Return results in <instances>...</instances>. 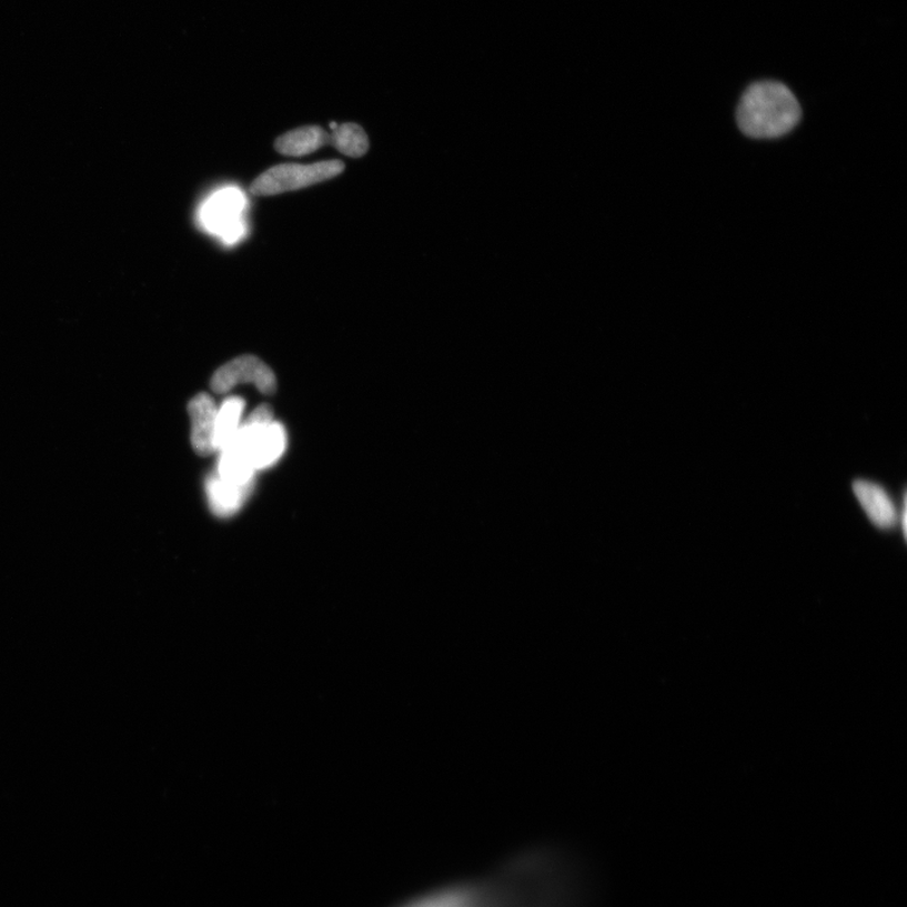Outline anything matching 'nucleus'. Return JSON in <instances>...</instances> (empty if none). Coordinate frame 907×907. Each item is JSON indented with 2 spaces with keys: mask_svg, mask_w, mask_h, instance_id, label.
Returning a JSON list of instances; mask_svg holds the SVG:
<instances>
[{
  "mask_svg": "<svg viewBox=\"0 0 907 907\" xmlns=\"http://www.w3.org/2000/svg\"><path fill=\"white\" fill-rule=\"evenodd\" d=\"M584 859L564 848L536 847L492 871L429 888L396 907H594Z\"/></svg>",
  "mask_w": 907,
  "mask_h": 907,
  "instance_id": "nucleus-1",
  "label": "nucleus"
},
{
  "mask_svg": "<svg viewBox=\"0 0 907 907\" xmlns=\"http://www.w3.org/2000/svg\"><path fill=\"white\" fill-rule=\"evenodd\" d=\"M737 124L754 139H775L792 132L802 118L796 95L778 81L753 83L738 102Z\"/></svg>",
  "mask_w": 907,
  "mask_h": 907,
  "instance_id": "nucleus-2",
  "label": "nucleus"
},
{
  "mask_svg": "<svg viewBox=\"0 0 907 907\" xmlns=\"http://www.w3.org/2000/svg\"><path fill=\"white\" fill-rule=\"evenodd\" d=\"M228 447L244 455L255 471L265 470L285 452V429L275 423L269 405H261L240 425Z\"/></svg>",
  "mask_w": 907,
  "mask_h": 907,
  "instance_id": "nucleus-3",
  "label": "nucleus"
},
{
  "mask_svg": "<svg viewBox=\"0 0 907 907\" xmlns=\"http://www.w3.org/2000/svg\"><path fill=\"white\" fill-rule=\"evenodd\" d=\"M344 168V163L339 159L311 165L279 164L259 175L252 182L250 192L256 198H269V195L303 190L306 187L332 180L342 174Z\"/></svg>",
  "mask_w": 907,
  "mask_h": 907,
  "instance_id": "nucleus-4",
  "label": "nucleus"
},
{
  "mask_svg": "<svg viewBox=\"0 0 907 907\" xmlns=\"http://www.w3.org/2000/svg\"><path fill=\"white\" fill-rule=\"evenodd\" d=\"M245 202L244 195L233 189L213 194L202 208L203 226L232 244L245 231L244 221H242Z\"/></svg>",
  "mask_w": 907,
  "mask_h": 907,
  "instance_id": "nucleus-5",
  "label": "nucleus"
},
{
  "mask_svg": "<svg viewBox=\"0 0 907 907\" xmlns=\"http://www.w3.org/2000/svg\"><path fill=\"white\" fill-rule=\"evenodd\" d=\"M254 383L260 392L271 395L276 391V377L266 364L254 355H242L233 360L214 373L211 389L216 394H226L239 383Z\"/></svg>",
  "mask_w": 907,
  "mask_h": 907,
  "instance_id": "nucleus-6",
  "label": "nucleus"
},
{
  "mask_svg": "<svg viewBox=\"0 0 907 907\" xmlns=\"http://www.w3.org/2000/svg\"><path fill=\"white\" fill-rule=\"evenodd\" d=\"M218 407L208 394H199L189 405L192 420V445L195 453L209 456L214 451V425H216Z\"/></svg>",
  "mask_w": 907,
  "mask_h": 907,
  "instance_id": "nucleus-7",
  "label": "nucleus"
},
{
  "mask_svg": "<svg viewBox=\"0 0 907 907\" xmlns=\"http://www.w3.org/2000/svg\"><path fill=\"white\" fill-rule=\"evenodd\" d=\"M254 487V482L239 485L224 482L219 474H212L205 482L210 507L219 517H230L238 513Z\"/></svg>",
  "mask_w": 907,
  "mask_h": 907,
  "instance_id": "nucleus-8",
  "label": "nucleus"
},
{
  "mask_svg": "<svg viewBox=\"0 0 907 907\" xmlns=\"http://www.w3.org/2000/svg\"><path fill=\"white\" fill-rule=\"evenodd\" d=\"M857 500L861 503L876 526L887 528L894 525L896 520V510L890 497L880 487L868 482H855L853 485Z\"/></svg>",
  "mask_w": 907,
  "mask_h": 907,
  "instance_id": "nucleus-9",
  "label": "nucleus"
},
{
  "mask_svg": "<svg viewBox=\"0 0 907 907\" xmlns=\"http://www.w3.org/2000/svg\"><path fill=\"white\" fill-rule=\"evenodd\" d=\"M330 144V133L321 127H303L282 137L275 142V149L286 157L310 155Z\"/></svg>",
  "mask_w": 907,
  "mask_h": 907,
  "instance_id": "nucleus-10",
  "label": "nucleus"
},
{
  "mask_svg": "<svg viewBox=\"0 0 907 907\" xmlns=\"http://www.w3.org/2000/svg\"><path fill=\"white\" fill-rule=\"evenodd\" d=\"M245 401L240 397H230L218 410L216 425H214V451L222 452L240 427V419L244 413Z\"/></svg>",
  "mask_w": 907,
  "mask_h": 907,
  "instance_id": "nucleus-11",
  "label": "nucleus"
},
{
  "mask_svg": "<svg viewBox=\"0 0 907 907\" xmlns=\"http://www.w3.org/2000/svg\"><path fill=\"white\" fill-rule=\"evenodd\" d=\"M330 145L344 155L361 158L369 152L370 140L360 125L345 123L332 130Z\"/></svg>",
  "mask_w": 907,
  "mask_h": 907,
  "instance_id": "nucleus-12",
  "label": "nucleus"
},
{
  "mask_svg": "<svg viewBox=\"0 0 907 907\" xmlns=\"http://www.w3.org/2000/svg\"><path fill=\"white\" fill-rule=\"evenodd\" d=\"M255 472L246 457L233 449L220 452L218 474L224 482L245 485L254 482Z\"/></svg>",
  "mask_w": 907,
  "mask_h": 907,
  "instance_id": "nucleus-13",
  "label": "nucleus"
}]
</instances>
